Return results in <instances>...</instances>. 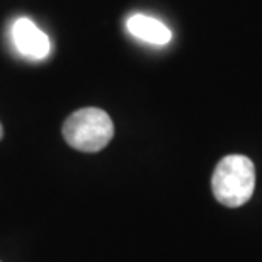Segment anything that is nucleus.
I'll return each mask as SVG.
<instances>
[{
	"instance_id": "5",
	"label": "nucleus",
	"mask_w": 262,
	"mask_h": 262,
	"mask_svg": "<svg viewBox=\"0 0 262 262\" xmlns=\"http://www.w3.org/2000/svg\"><path fill=\"white\" fill-rule=\"evenodd\" d=\"M2 136H4V129H2V124H0V140H2Z\"/></svg>"
},
{
	"instance_id": "1",
	"label": "nucleus",
	"mask_w": 262,
	"mask_h": 262,
	"mask_svg": "<svg viewBox=\"0 0 262 262\" xmlns=\"http://www.w3.org/2000/svg\"><path fill=\"white\" fill-rule=\"evenodd\" d=\"M213 194L218 203L238 208L249 201L255 189V167L245 155H228L218 162L211 179Z\"/></svg>"
},
{
	"instance_id": "4",
	"label": "nucleus",
	"mask_w": 262,
	"mask_h": 262,
	"mask_svg": "<svg viewBox=\"0 0 262 262\" xmlns=\"http://www.w3.org/2000/svg\"><path fill=\"white\" fill-rule=\"evenodd\" d=\"M126 29L136 39H141L150 45H167L172 39V33L162 20L150 17L145 14H133L126 20Z\"/></svg>"
},
{
	"instance_id": "2",
	"label": "nucleus",
	"mask_w": 262,
	"mask_h": 262,
	"mask_svg": "<svg viewBox=\"0 0 262 262\" xmlns=\"http://www.w3.org/2000/svg\"><path fill=\"white\" fill-rule=\"evenodd\" d=\"M114 136V124L99 107L78 109L63 123V138L72 148L94 154L107 146Z\"/></svg>"
},
{
	"instance_id": "3",
	"label": "nucleus",
	"mask_w": 262,
	"mask_h": 262,
	"mask_svg": "<svg viewBox=\"0 0 262 262\" xmlns=\"http://www.w3.org/2000/svg\"><path fill=\"white\" fill-rule=\"evenodd\" d=\"M12 43L20 55L34 61L48 58L51 53L48 34L26 17H19L12 24Z\"/></svg>"
}]
</instances>
